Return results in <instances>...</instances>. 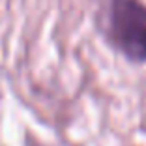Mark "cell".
<instances>
[{"mask_svg":"<svg viewBox=\"0 0 146 146\" xmlns=\"http://www.w3.org/2000/svg\"><path fill=\"white\" fill-rule=\"evenodd\" d=\"M107 38L125 58L146 62V4L141 0H111Z\"/></svg>","mask_w":146,"mask_h":146,"instance_id":"cell-1","label":"cell"}]
</instances>
